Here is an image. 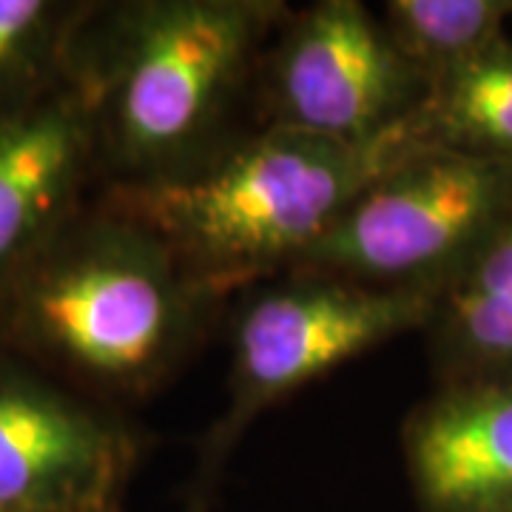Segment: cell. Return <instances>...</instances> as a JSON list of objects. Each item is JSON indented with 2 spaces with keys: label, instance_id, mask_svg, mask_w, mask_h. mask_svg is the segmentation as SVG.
<instances>
[{
  "label": "cell",
  "instance_id": "obj_8",
  "mask_svg": "<svg viewBox=\"0 0 512 512\" xmlns=\"http://www.w3.org/2000/svg\"><path fill=\"white\" fill-rule=\"evenodd\" d=\"M94 174L92 111L72 80L0 120V279L86 202Z\"/></svg>",
  "mask_w": 512,
  "mask_h": 512
},
{
  "label": "cell",
  "instance_id": "obj_14",
  "mask_svg": "<svg viewBox=\"0 0 512 512\" xmlns=\"http://www.w3.org/2000/svg\"><path fill=\"white\" fill-rule=\"evenodd\" d=\"M111 512H120V510H111Z\"/></svg>",
  "mask_w": 512,
  "mask_h": 512
},
{
  "label": "cell",
  "instance_id": "obj_11",
  "mask_svg": "<svg viewBox=\"0 0 512 512\" xmlns=\"http://www.w3.org/2000/svg\"><path fill=\"white\" fill-rule=\"evenodd\" d=\"M421 143L512 165V40L436 83L416 111Z\"/></svg>",
  "mask_w": 512,
  "mask_h": 512
},
{
  "label": "cell",
  "instance_id": "obj_13",
  "mask_svg": "<svg viewBox=\"0 0 512 512\" xmlns=\"http://www.w3.org/2000/svg\"><path fill=\"white\" fill-rule=\"evenodd\" d=\"M94 3L0 0V120L69 83L72 52Z\"/></svg>",
  "mask_w": 512,
  "mask_h": 512
},
{
  "label": "cell",
  "instance_id": "obj_7",
  "mask_svg": "<svg viewBox=\"0 0 512 512\" xmlns=\"http://www.w3.org/2000/svg\"><path fill=\"white\" fill-rule=\"evenodd\" d=\"M140 441L114 404L0 345V512H111Z\"/></svg>",
  "mask_w": 512,
  "mask_h": 512
},
{
  "label": "cell",
  "instance_id": "obj_3",
  "mask_svg": "<svg viewBox=\"0 0 512 512\" xmlns=\"http://www.w3.org/2000/svg\"><path fill=\"white\" fill-rule=\"evenodd\" d=\"M421 146L416 117L370 143H336L265 126L200 168L106 200L143 222L211 296L293 271L353 202Z\"/></svg>",
  "mask_w": 512,
  "mask_h": 512
},
{
  "label": "cell",
  "instance_id": "obj_5",
  "mask_svg": "<svg viewBox=\"0 0 512 512\" xmlns=\"http://www.w3.org/2000/svg\"><path fill=\"white\" fill-rule=\"evenodd\" d=\"M436 299V293L390 291L328 274H291L254 293L234 322L231 410L222 436H234L265 407L367 350L424 330Z\"/></svg>",
  "mask_w": 512,
  "mask_h": 512
},
{
  "label": "cell",
  "instance_id": "obj_10",
  "mask_svg": "<svg viewBox=\"0 0 512 512\" xmlns=\"http://www.w3.org/2000/svg\"><path fill=\"white\" fill-rule=\"evenodd\" d=\"M424 333L439 387L512 382V217L439 293Z\"/></svg>",
  "mask_w": 512,
  "mask_h": 512
},
{
  "label": "cell",
  "instance_id": "obj_4",
  "mask_svg": "<svg viewBox=\"0 0 512 512\" xmlns=\"http://www.w3.org/2000/svg\"><path fill=\"white\" fill-rule=\"evenodd\" d=\"M510 217V163L421 143L350 205L291 274L439 296Z\"/></svg>",
  "mask_w": 512,
  "mask_h": 512
},
{
  "label": "cell",
  "instance_id": "obj_9",
  "mask_svg": "<svg viewBox=\"0 0 512 512\" xmlns=\"http://www.w3.org/2000/svg\"><path fill=\"white\" fill-rule=\"evenodd\" d=\"M402 450L419 512H512V382L436 387Z\"/></svg>",
  "mask_w": 512,
  "mask_h": 512
},
{
  "label": "cell",
  "instance_id": "obj_12",
  "mask_svg": "<svg viewBox=\"0 0 512 512\" xmlns=\"http://www.w3.org/2000/svg\"><path fill=\"white\" fill-rule=\"evenodd\" d=\"M512 0H387L384 32L433 89L507 37Z\"/></svg>",
  "mask_w": 512,
  "mask_h": 512
},
{
  "label": "cell",
  "instance_id": "obj_6",
  "mask_svg": "<svg viewBox=\"0 0 512 512\" xmlns=\"http://www.w3.org/2000/svg\"><path fill=\"white\" fill-rule=\"evenodd\" d=\"M430 86L359 0H319L291 18L265 66L268 126L370 143L416 117Z\"/></svg>",
  "mask_w": 512,
  "mask_h": 512
},
{
  "label": "cell",
  "instance_id": "obj_2",
  "mask_svg": "<svg viewBox=\"0 0 512 512\" xmlns=\"http://www.w3.org/2000/svg\"><path fill=\"white\" fill-rule=\"evenodd\" d=\"M285 18L276 0L94 3L69 80L92 111L97 174L157 183L214 160L222 123Z\"/></svg>",
  "mask_w": 512,
  "mask_h": 512
},
{
  "label": "cell",
  "instance_id": "obj_1",
  "mask_svg": "<svg viewBox=\"0 0 512 512\" xmlns=\"http://www.w3.org/2000/svg\"><path fill=\"white\" fill-rule=\"evenodd\" d=\"M214 302L163 239L100 197L0 279V345L111 404L183 365Z\"/></svg>",
  "mask_w": 512,
  "mask_h": 512
}]
</instances>
